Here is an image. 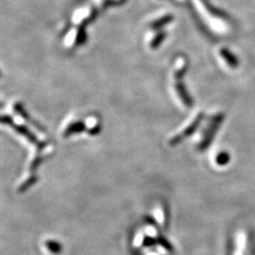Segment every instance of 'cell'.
Listing matches in <instances>:
<instances>
[{
	"label": "cell",
	"instance_id": "2",
	"mask_svg": "<svg viewBox=\"0 0 255 255\" xmlns=\"http://www.w3.org/2000/svg\"><path fill=\"white\" fill-rule=\"evenodd\" d=\"M185 68H186V59L182 56L178 57L170 71V80L176 94L179 96V97H181V99L186 105H188L190 104V98H188V96L185 93V90L181 81V79L185 71Z\"/></svg>",
	"mask_w": 255,
	"mask_h": 255
},
{
	"label": "cell",
	"instance_id": "1",
	"mask_svg": "<svg viewBox=\"0 0 255 255\" xmlns=\"http://www.w3.org/2000/svg\"><path fill=\"white\" fill-rule=\"evenodd\" d=\"M118 1L122 0H87L84 4H82L77 10H75L71 18L72 27L64 36V48L67 49L74 48L80 40L81 27L95 16L99 10H101L107 3Z\"/></svg>",
	"mask_w": 255,
	"mask_h": 255
},
{
	"label": "cell",
	"instance_id": "6",
	"mask_svg": "<svg viewBox=\"0 0 255 255\" xmlns=\"http://www.w3.org/2000/svg\"><path fill=\"white\" fill-rule=\"evenodd\" d=\"M217 162H218V164H220V165H224V164H228V163L230 162V155H229V153H227V152L220 153V154L218 156V158H217Z\"/></svg>",
	"mask_w": 255,
	"mask_h": 255
},
{
	"label": "cell",
	"instance_id": "3",
	"mask_svg": "<svg viewBox=\"0 0 255 255\" xmlns=\"http://www.w3.org/2000/svg\"><path fill=\"white\" fill-rule=\"evenodd\" d=\"M165 33L162 29H149L145 36V44L149 49H155L164 38Z\"/></svg>",
	"mask_w": 255,
	"mask_h": 255
},
{
	"label": "cell",
	"instance_id": "7",
	"mask_svg": "<svg viewBox=\"0 0 255 255\" xmlns=\"http://www.w3.org/2000/svg\"><path fill=\"white\" fill-rule=\"evenodd\" d=\"M178 1H184V0H178Z\"/></svg>",
	"mask_w": 255,
	"mask_h": 255
},
{
	"label": "cell",
	"instance_id": "5",
	"mask_svg": "<svg viewBox=\"0 0 255 255\" xmlns=\"http://www.w3.org/2000/svg\"><path fill=\"white\" fill-rule=\"evenodd\" d=\"M219 55L231 68L236 69L239 65V60L236 54H234L229 48H222L219 50Z\"/></svg>",
	"mask_w": 255,
	"mask_h": 255
},
{
	"label": "cell",
	"instance_id": "4",
	"mask_svg": "<svg viewBox=\"0 0 255 255\" xmlns=\"http://www.w3.org/2000/svg\"><path fill=\"white\" fill-rule=\"evenodd\" d=\"M172 19L173 16L171 14L167 12H162L150 17L148 21V26L150 29H162V27L168 24Z\"/></svg>",
	"mask_w": 255,
	"mask_h": 255
}]
</instances>
